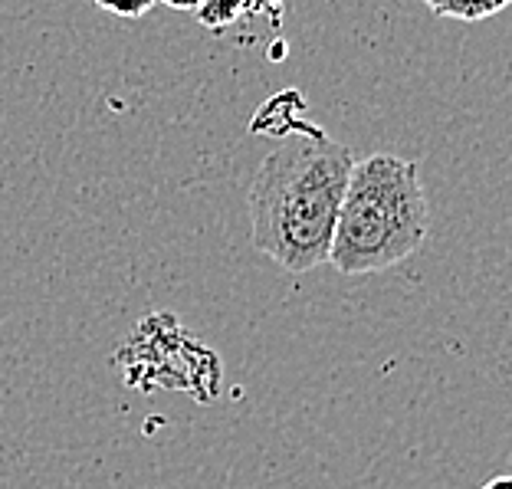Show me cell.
Listing matches in <instances>:
<instances>
[{"mask_svg":"<svg viewBox=\"0 0 512 489\" xmlns=\"http://www.w3.org/2000/svg\"><path fill=\"white\" fill-rule=\"evenodd\" d=\"M352 161V151L319 132L276 145L247 194L253 247L289 273H309L329 260Z\"/></svg>","mask_w":512,"mask_h":489,"instance_id":"6da1fadb","label":"cell"},{"mask_svg":"<svg viewBox=\"0 0 512 489\" xmlns=\"http://www.w3.org/2000/svg\"><path fill=\"white\" fill-rule=\"evenodd\" d=\"M427 227L430 207L417 161L375 151L352 161L325 263L345 276L391 270L421 250Z\"/></svg>","mask_w":512,"mask_h":489,"instance_id":"7a4b0ae2","label":"cell"},{"mask_svg":"<svg viewBox=\"0 0 512 489\" xmlns=\"http://www.w3.org/2000/svg\"><path fill=\"white\" fill-rule=\"evenodd\" d=\"M424 7L434 17L476 23V20H486V17H496L499 10L509 7V0H424Z\"/></svg>","mask_w":512,"mask_h":489,"instance_id":"3957f363","label":"cell"},{"mask_svg":"<svg viewBox=\"0 0 512 489\" xmlns=\"http://www.w3.org/2000/svg\"><path fill=\"white\" fill-rule=\"evenodd\" d=\"M247 10H253L250 0H201L197 17H201L204 27L224 30V27H230V23H237Z\"/></svg>","mask_w":512,"mask_h":489,"instance_id":"277c9868","label":"cell"},{"mask_svg":"<svg viewBox=\"0 0 512 489\" xmlns=\"http://www.w3.org/2000/svg\"><path fill=\"white\" fill-rule=\"evenodd\" d=\"M99 10H106V14H115V17H125V20H138L145 17L151 7H155V0H92Z\"/></svg>","mask_w":512,"mask_h":489,"instance_id":"5b68a950","label":"cell"},{"mask_svg":"<svg viewBox=\"0 0 512 489\" xmlns=\"http://www.w3.org/2000/svg\"><path fill=\"white\" fill-rule=\"evenodd\" d=\"M155 4H165L171 10H197L201 7V0H155Z\"/></svg>","mask_w":512,"mask_h":489,"instance_id":"8992f818","label":"cell"},{"mask_svg":"<svg viewBox=\"0 0 512 489\" xmlns=\"http://www.w3.org/2000/svg\"><path fill=\"white\" fill-rule=\"evenodd\" d=\"M480 489H512V483H509V476H496V480L483 483Z\"/></svg>","mask_w":512,"mask_h":489,"instance_id":"52a82bcc","label":"cell"}]
</instances>
